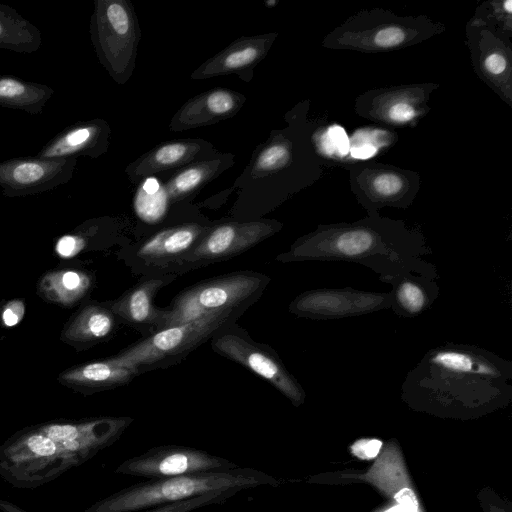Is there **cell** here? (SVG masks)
Returning a JSON list of instances; mask_svg holds the SVG:
<instances>
[{
	"instance_id": "1",
	"label": "cell",
	"mask_w": 512,
	"mask_h": 512,
	"mask_svg": "<svg viewBox=\"0 0 512 512\" xmlns=\"http://www.w3.org/2000/svg\"><path fill=\"white\" fill-rule=\"evenodd\" d=\"M424 235L403 221L380 217L377 212L353 223L318 225L277 256L283 263L342 261L361 264L384 282L415 273L437 279L435 265L423 259L430 255Z\"/></svg>"
},
{
	"instance_id": "2",
	"label": "cell",
	"mask_w": 512,
	"mask_h": 512,
	"mask_svg": "<svg viewBox=\"0 0 512 512\" xmlns=\"http://www.w3.org/2000/svg\"><path fill=\"white\" fill-rule=\"evenodd\" d=\"M511 395V361L482 347L454 342L427 351L402 384L407 401L446 408L497 406Z\"/></svg>"
},
{
	"instance_id": "3",
	"label": "cell",
	"mask_w": 512,
	"mask_h": 512,
	"mask_svg": "<svg viewBox=\"0 0 512 512\" xmlns=\"http://www.w3.org/2000/svg\"><path fill=\"white\" fill-rule=\"evenodd\" d=\"M264 485L275 487L278 481L262 471L246 467L224 472L147 479L96 501L84 512H138L216 490H243Z\"/></svg>"
},
{
	"instance_id": "4",
	"label": "cell",
	"mask_w": 512,
	"mask_h": 512,
	"mask_svg": "<svg viewBox=\"0 0 512 512\" xmlns=\"http://www.w3.org/2000/svg\"><path fill=\"white\" fill-rule=\"evenodd\" d=\"M269 282V276L250 270L197 282L178 293L164 308L162 329L218 313L241 316L261 297Z\"/></svg>"
},
{
	"instance_id": "5",
	"label": "cell",
	"mask_w": 512,
	"mask_h": 512,
	"mask_svg": "<svg viewBox=\"0 0 512 512\" xmlns=\"http://www.w3.org/2000/svg\"><path fill=\"white\" fill-rule=\"evenodd\" d=\"M239 317L218 313L171 325L143 337L107 359L134 370L137 375L164 369L182 362L192 351L211 340L221 328L236 323Z\"/></svg>"
},
{
	"instance_id": "6",
	"label": "cell",
	"mask_w": 512,
	"mask_h": 512,
	"mask_svg": "<svg viewBox=\"0 0 512 512\" xmlns=\"http://www.w3.org/2000/svg\"><path fill=\"white\" fill-rule=\"evenodd\" d=\"M74 467L73 458L37 425L15 432L0 445V477L14 488L36 489Z\"/></svg>"
},
{
	"instance_id": "7",
	"label": "cell",
	"mask_w": 512,
	"mask_h": 512,
	"mask_svg": "<svg viewBox=\"0 0 512 512\" xmlns=\"http://www.w3.org/2000/svg\"><path fill=\"white\" fill-rule=\"evenodd\" d=\"M90 37L101 65L118 84L128 81L135 67L140 27L126 0H95Z\"/></svg>"
},
{
	"instance_id": "8",
	"label": "cell",
	"mask_w": 512,
	"mask_h": 512,
	"mask_svg": "<svg viewBox=\"0 0 512 512\" xmlns=\"http://www.w3.org/2000/svg\"><path fill=\"white\" fill-rule=\"evenodd\" d=\"M211 347L219 355L269 382L294 406L305 401L303 387L285 367L276 351L268 345L255 342L236 323L221 328L211 338Z\"/></svg>"
},
{
	"instance_id": "9",
	"label": "cell",
	"mask_w": 512,
	"mask_h": 512,
	"mask_svg": "<svg viewBox=\"0 0 512 512\" xmlns=\"http://www.w3.org/2000/svg\"><path fill=\"white\" fill-rule=\"evenodd\" d=\"M282 228L275 220L229 221L211 226L194 247L164 274L178 276L240 255Z\"/></svg>"
},
{
	"instance_id": "10",
	"label": "cell",
	"mask_w": 512,
	"mask_h": 512,
	"mask_svg": "<svg viewBox=\"0 0 512 512\" xmlns=\"http://www.w3.org/2000/svg\"><path fill=\"white\" fill-rule=\"evenodd\" d=\"M239 466L223 457L182 445H161L122 462L116 474L159 479L208 472H224Z\"/></svg>"
},
{
	"instance_id": "11",
	"label": "cell",
	"mask_w": 512,
	"mask_h": 512,
	"mask_svg": "<svg viewBox=\"0 0 512 512\" xmlns=\"http://www.w3.org/2000/svg\"><path fill=\"white\" fill-rule=\"evenodd\" d=\"M129 416H101L81 420H54L37 427L57 442L77 466L114 444L132 424Z\"/></svg>"
},
{
	"instance_id": "12",
	"label": "cell",
	"mask_w": 512,
	"mask_h": 512,
	"mask_svg": "<svg viewBox=\"0 0 512 512\" xmlns=\"http://www.w3.org/2000/svg\"><path fill=\"white\" fill-rule=\"evenodd\" d=\"M391 306L390 292H372L352 287L306 290L289 304L291 314L314 320H330L370 314Z\"/></svg>"
},
{
	"instance_id": "13",
	"label": "cell",
	"mask_w": 512,
	"mask_h": 512,
	"mask_svg": "<svg viewBox=\"0 0 512 512\" xmlns=\"http://www.w3.org/2000/svg\"><path fill=\"white\" fill-rule=\"evenodd\" d=\"M78 158L15 157L0 162V187L7 197H22L68 183Z\"/></svg>"
},
{
	"instance_id": "14",
	"label": "cell",
	"mask_w": 512,
	"mask_h": 512,
	"mask_svg": "<svg viewBox=\"0 0 512 512\" xmlns=\"http://www.w3.org/2000/svg\"><path fill=\"white\" fill-rule=\"evenodd\" d=\"M177 276L159 274L145 276L119 298L109 301V306L121 323L140 333L150 336L162 329L165 310L154 305L156 294Z\"/></svg>"
},
{
	"instance_id": "15",
	"label": "cell",
	"mask_w": 512,
	"mask_h": 512,
	"mask_svg": "<svg viewBox=\"0 0 512 512\" xmlns=\"http://www.w3.org/2000/svg\"><path fill=\"white\" fill-rule=\"evenodd\" d=\"M209 227L186 223L162 229L142 241L133 252L134 259L149 275L164 274L189 252Z\"/></svg>"
},
{
	"instance_id": "16",
	"label": "cell",
	"mask_w": 512,
	"mask_h": 512,
	"mask_svg": "<svg viewBox=\"0 0 512 512\" xmlns=\"http://www.w3.org/2000/svg\"><path fill=\"white\" fill-rule=\"evenodd\" d=\"M218 154L212 144L200 139L162 143L132 162L125 173L133 183L172 169H181L194 162L211 159Z\"/></svg>"
},
{
	"instance_id": "17",
	"label": "cell",
	"mask_w": 512,
	"mask_h": 512,
	"mask_svg": "<svg viewBox=\"0 0 512 512\" xmlns=\"http://www.w3.org/2000/svg\"><path fill=\"white\" fill-rule=\"evenodd\" d=\"M110 126L103 119L78 121L51 138L36 154L41 158H97L109 146Z\"/></svg>"
},
{
	"instance_id": "18",
	"label": "cell",
	"mask_w": 512,
	"mask_h": 512,
	"mask_svg": "<svg viewBox=\"0 0 512 512\" xmlns=\"http://www.w3.org/2000/svg\"><path fill=\"white\" fill-rule=\"evenodd\" d=\"M245 96L229 89L217 88L188 100L172 117L169 129L183 131L214 124L235 115Z\"/></svg>"
},
{
	"instance_id": "19",
	"label": "cell",
	"mask_w": 512,
	"mask_h": 512,
	"mask_svg": "<svg viewBox=\"0 0 512 512\" xmlns=\"http://www.w3.org/2000/svg\"><path fill=\"white\" fill-rule=\"evenodd\" d=\"M275 33L242 37L200 65L191 75L202 80L251 71L267 54Z\"/></svg>"
},
{
	"instance_id": "20",
	"label": "cell",
	"mask_w": 512,
	"mask_h": 512,
	"mask_svg": "<svg viewBox=\"0 0 512 512\" xmlns=\"http://www.w3.org/2000/svg\"><path fill=\"white\" fill-rule=\"evenodd\" d=\"M431 277L406 273L385 281L392 286L393 312L403 318H414L429 310L440 294V287Z\"/></svg>"
},
{
	"instance_id": "21",
	"label": "cell",
	"mask_w": 512,
	"mask_h": 512,
	"mask_svg": "<svg viewBox=\"0 0 512 512\" xmlns=\"http://www.w3.org/2000/svg\"><path fill=\"white\" fill-rule=\"evenodd\" d=\"M136 376L134 370L105 359L69 369L60 375V381L80 391L92 393L126 385Z\"/></svg>"
},
{
	"instance_id": "22",
	"label": "cell",
	"mask_w": 512,
	"mask_h": 512,
	"mask_svg": "<svg viewBox=\"0 0 512 512\" xmlns=\"http://www.w3.org/2000/svg\"><path fill=\"white\" fill-rule=\"evenodd\" d=\"M121 324L106 303H91L84 306L63 331L66 341L94 345L110 338Z\"/></svg>"
},
{
	"instance_id": "23",
	"label": "cell",
	"mask_w": 512,
	"mask_h": 512,
	"mask_svg": "<svg viewBox=\"0 0 512 512\" xmlns=\"http://www.w3.org/2000/svg\"><path fill=\"white\" fill-rule=\"evenodd\" d=\"M55 90L45 84L31 82L12 75L0 76V106L31 115L42 113Z\"/></svg>"
},
{
	"instance_id": "24",
	"label": "cell",
	"mask_w": 512,
	"mask_h": 512,
	"mask_svg": "<svg viewBox=\"0 0 512 512\" xmlns=\"http://www.w3.org/2000/svg\"><path fill=\"white\" fill-rule=\"evenodd\" d=\"M233 163L231 155H217L211 159L189 164L179 169L166 182L165 188L170 201H178L195 192L213 178L220 175Z\"/></svg>"
},
{
	"instance_id": "25",
	"label": "cell",
	"mask_w": 512,
	"mask_h": 512,
	"mask_svg": "<svg viewBox=\"0 0 512 512\" xmlns=\"http://www.w3.org/2000/svg\"><path fill=\"white\" fill-rule=\"evenodd\" d=\"M92 276L82 270H56L39 282V293L47 301L70 307L90 291Z\"/></svg>"
},
{
	"instance_id": "26",
	"label": "cell",
	"mask_w": 512,
	"mask_h": 512,
	"mask_svg": "<svg viewBox=\"0 0 512 512\" xmlns=\"http://www.w3.org/2000/svg\"><path fill=\"white\" fill-rule=\"evenodd\" d=\"M41 45L40 30L16 9L0 3V49L31 54Z\"/></svg>"
},
{
	"instance_id": "27",
	"label": "cell",
	"mask_w": 512,
	"mask_h": 512,
	"mask_svg": "<svg viewBox=\"0 0 512 512\" xmlns=\"http://www.w3.org/2000/svg\"><path fill=\"white\" fill-rule=\"evenodd\" d=\"M169 201L165 185L155 177H149L139 183L134 197V209L143 221L155 223L165 215Z\"/></svg>"
},
{
	"instance_id": "28",
	"label": "cell",
	"mask_w": 512,
	"mask_h": 512,
	"mask_svg": "<svg viewBox=\"0 0 512 512\" xmlns=\"http://www.w3.org/2000/svg\"><path fill=\"white\" fill-rule=\"evenodd\" d=\"M291 160L290 145L284 139L266 145L253 162L254 176H265L283 169Z\"/></svg>"
},
{
	"instance_id": "29",
	"label": "cell",
	"mask_w": 512,
	"mask_h": 512,
	"mask_svg": "<svg viewBox=\"0 0 512 512\" xmlns=\"http://www.w3.org/2000/svg\"><path fill=\"white\" fill-rule=\"evenodd\" d=\"M240 489L216 490L191 499L155 506L139 512H190L200 507L221 504L233 497Z\"/></svg>"
},
{
	"instance_id": "30",
	"label": "cell",
	"mask_w": 512,
	"mask_h": 512,
	"mask_svg": "<svg viewBox=\"0 0 512 512\" xmlns=\"http://www.w3.org/2000/svg\"><path fill=\"white\" fill-rule=\"evenodd\" d=\"M318 146L323 153L337 158L346 156L350 150L349 138L345 130L338 125L329 127L320 136Z\"/></svg>"
},
{
	"instance_id": "31",
	"label": "cell",
	"mask_w": 512,
	"mask_h": 512,
	"mask_svg": "<svg viewBox=\"0 0 512 512\" xmlns=\"http://www.w3.org/2000/svg\"><path fill=\"white\" fill-rule=\"evenodd\" d=\"M353 146L350 148L351 155L358 159H368L375 155L377 144H381L377 139H373V135L361 134L355 136Z\"/></svg>"
},
{
	"instance_id": "32",
	"label": "cell",
	"mask_w": 512,
	"mask_h": 512,
	"mask_svg": "<svg viewBox=\"0 0 512 512\" xmlns=\"http://www.w3.org/2000/svg\"><path fill=\"white\" fill-rule=\"evenodd\" d=\"M85 246L86 241L82 236L68 234L58 239L55 249L59 256L70 258L82 251Z\"/></svg>"
},
{
	"instance_id": "33",
	"label": "cell",
	"mask_w": 512,
	"mask_h": 512,
	"mask_svg": "<svg viewBox=\"0 0 512 512\" xmlns=\"http://www.w3.org/2000/svg\"><path fill=\"white\" fill-rule=\"evenodd\" d=\"M406 38L405 31L396 26H390L379 30L373 42L380 48H392L400 45Z\"/></svg>"
},
{
	"instance_id": "34",
	"label": "cell",
	"mask_w": 512,
	"mask_h": 512,
	"mask_svg": "<svg viewBox=\"0 0 512 512\" xmlns=\"http://www.w3.org/2000/svg\"><path fill=\"white\" fill-rule=\"evenodd\" d=\"M24 314V302L19 299L11 300L7 302L2 309V322L7 327L15 326L23 319Z\"/></svg>"
},
{
	"instance_id": "35",
	"label": "cell",
	"mask_w": 512,
	"mask_h": 512,
	"mask_svg": "<svg viewBox=\"0 0 512 512\" xmlns=\"http://www.w3.org/2000/svg\"><path fill=\"white\" fill-rule=\"evenodd\" d=\"M382 446V442L378 439H361L351 447L352 453L360 459L375 458Z\"/></svg>"
},
{
	"instance_id": "36",
	"label": "cell",
	"mask_w": 512,
	"mask_h": 512,
	"mask_svg": "<svg viewBox=\"0 0 512 512\" xmlns=\"http://www.w3.org/2000/svg\"><path fill=\"white\" fill-rule=\"evenodd\" d=\"M416 115V110L408 102H396L388 109L390 120L398 123L408 122Z\"/></svg>"
},
{
	"instance_id": "37",
	"label": "cell",
	"mask_w": 512,
	"mask_h": 512,
	"mask_svg": "<svg viewBox=\"0 0 512 512\" xmlns=\"http://www.w3.org/2000/svg\"><path fill=\"white\" fill-rule=\"evenodd\" d=\"M506 60L499 53H492L485 59V67L492 74H501L506 69Z\"/></svg>"
},
{
	"instance_id": "38",
	"label": "cell",
	"mask_w": 512,
	"mask_h": 512,
	"mask_svg": "<svg viewBox=\"0 0 512 512\" xmlns=\"http://www.w3.org/2000/svg\"><path fill=\"white\" fill-rule=\"evenodd\" d=\"M0 512H28L8 500L0 498Z\"/></svg>"
},
{
	"instance_id": "39",
	"label": "cell",
	"mask_w": 512,
	"mask_h": 512,
	"mask_svg": "<svg viewBox=\"0 0 512 512\" xmlns=\"http://www.w3.org/2000/svg\"><path fill=\"white\" fill-rule=\"evenodd\" d=\"M505 5H506L505 9L510 13L512 11V2H511V0H507L505 2Z\"/></svg>"
}]
</instances>
